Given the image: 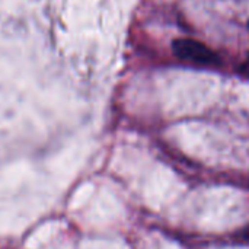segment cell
Wrapping results in <instances>:
<instances>
[{
  "mask_svg": "<svg viewBox=\"0 0 249 249\" xmlns=\"http://www.w3.org/2000/svg\"><path fill=\"white\" fill-rule=\"evenodd\" d=\"M172 51L178 58L197 64H214L219 61L214 51H212L207 45L190 38L175 39L172 44Z\"/></svg>",
  "mask_w": 249,
  "mask_h": 249,
  "instance_id": "6da1fadb",
  "label": "cell"
},
{
  "mask_svg": "<svg viewBox=\"0 0 249 249\" xmlns=\"http://www.w3.org/2000/svg\"><path fill=\"white\" fill-rule=\"evenodd\" d=\"M247 238H248V239H249V229H248V233H247Z\"/></svg>",
  "mask_w": 249,
  "mask_h": 249,
  "instance_id": "7a4b0ae2",
  "label": "cell"
}]
</instances>
